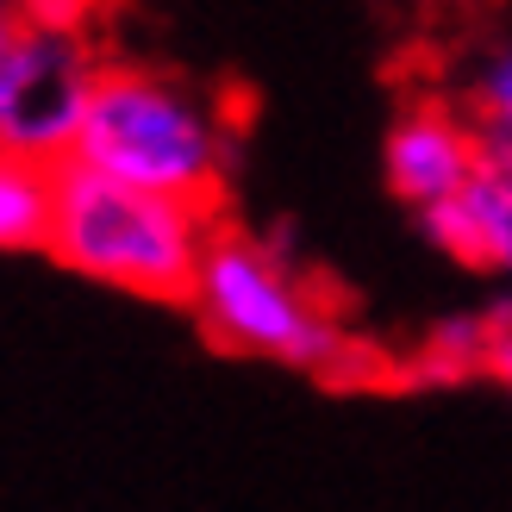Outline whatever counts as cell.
Returning a JSON list of instances; mask_svg holds the SVG:
<instances>
[{
	"instance_id": "obj_11",
	"label": "cell",
	"mask_w": 512,
	"mask_h": 512,
	"mask_svg": "<svg viewBox=\"0 0 512 512\" xmlns=\"http://www.w3.org/2000/svg\"><path fill=\"white\" fill-rule=\"evenodd\" d=\"M0 44H7V38H0Z\"/></svg>"
},
{
	"instance_id": "obj_4",
	"label": "cell",
	"mask_w": 512,
	"mask_h": 512,
	"mask_svg": "<svg viewBox=\"0 0 512 512\" xmlns=\"http://www.w3.org/2000/svg\"><path fill=\"white\" fill-rule=\"evenodd\" d=\"M100 75L107 63L94 57L82 25L19 19L0 44V150L63 169L88 125Z\"/></svg>"
},
{
	"instance_id": "obj_8",
	"label": "cell",
	"mask_w": 512,
	"mask_h": 512,
	"mask_svg": "<svg viewBox=\"0 0 512 512\" xmlns=\"http://www.w3.org/2000/svg\"><path fill=\"white\" fill-rule=\"evenodd\" d=\"M463 113L475 119V132L488 150H512V32L500 44H488V57L469 69Z\"/></svg>"
},
{
	"instance_id": "obj_2",
	"label": "cell",
	"mask_w": 512,
	"mask_h": 512,
	"mask_svg": "<svg viewBox=\"0 0 512 512\" xmlns=\"http://www.w3.org/2000/svg\"><path fill=\"white\" fill-rule=\"evenodd\" d=\"M213 238L219 225L207 207L125 188L82 163L57 169L44 256L82 281H100V288L138 294V300H188Z\"/></svg>"
},
{
	"instance_id": "obj_3",
	"label": "cell",
	"mask_w": 512,
	"mask_h": 512,
	"mask_svg": "<svg viewBox=\"0 0 512 512\" xmlns=\"http://www.w3.org/2000/svg\"><path fill=\"white\" fill-rule=\"evenodd\" d=\"M188 306H194V319L207 325V338H219L238 356H263V363L306 369V375L356 369V344L344 338L338 313H331L313 294V281L263 238L219 232L207 244V256H200Z\"/></svg>"
},
{
	"instance_id": "obj_7",
	"label": "cell",
	"mask_w": 512,
	"mask_h": 512,
	"mask_svg": "<svg viewBox=\"0 0 512 512\" xmlns=\"http://www.w3.org/2000/svg\"><path fill=\"white\" fill-rule=\"evenodd\" d=\"M50 200H57V169L0 150V250H44Z\"/></svg>"
},
{
	"instance_id": "obj_1",
	"label": "cell",
	"mask_w": 512,
	"mask_h": 512,
	"mask_svg": "<svg viewBox=\"0 0 512 512\" xmlns=\"http://www.w3.org/2000/svg\"><path fill=\"white\" fill-rule=\"evenodd\" d=\"M69 163L213 213L225 175H232V125H225L219 100L163 69L107 63Z\"/></svg>"
},
{
	"instance_id": "obj_10",
	"label": "cell",
	"mask_w": 512,
	"mask_h": 512,
	"mask_svg": "<svg viewBox=\"0 0 512 512\" xmlns=\"http://www.w3.org/2000/svg\"><path fill=\"white\" fill-rule=\"evenodd\" d=\"M19 19H25V0H0V38H7Z\"/></svg>"
},
{
	"instance_id": "obj_9",
	"label": "cell",
	"mask_w": 512,
	"mask_h": 512,
	"mask_svg": "<svg viewBox=\"0 0 512 512\" xmlns=\"http://www.w3.org/2000/svg\"><path fill=\"white\" fill-rule=\"evenodd\" d=\"M488 375L506 381L512 394V313H494V344H488Z\"/></svg>"
},
{
	"instance_id": "obj_5",
	"label": "cell",
	"mask_w": 512,
	"mask_h": 512,
	"mask_svg": "<svg viewBox=\"0 0 512 512\" xmlns=\"http://www.w3.org/2000/svg\"><path fill=\"white\" fill-rule=\"evenodd\" d=\"M481 163H488V144H481L475 119L463 107H444V100L400 107V119L381 138V175H388L400 207H413L419 219L450 207L481 175Z\"/></svg>"
},
{
	"instance_id": "obj_6",
	"label": "cell",
	"mask_w": 512,
	"mask_h": 512,
	"mask_svg": "<svg viewBox=\"0 0 512 512\" xmlns=\"http://www.w3.org/2000/svg\"><path fill=\"white\" fill-rule=\"evenodd\" d=\"M425 238L463 269L481 275H512V150H488L481 175L450 200V207L425 213Z\"/></svg>"
}]
</instances>
